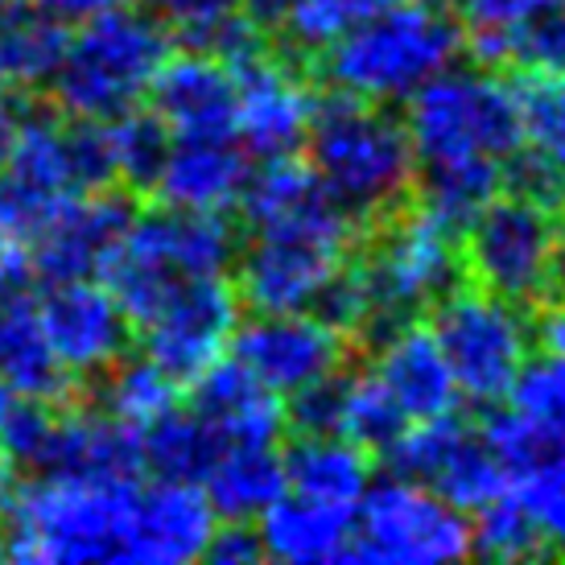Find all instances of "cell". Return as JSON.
I'll use <instances>...</instances> for the list:
<instances>
[{"instance_id":"6da1fadb","label":"cell","mask_w":565,"mask_h":565,"mask_svg":"<svg viewBox=\"0 0 565 565\" xmlns=\"http://www.w3.org/2000/svg\"><path fill=\"white\" fill-rule=\"evenodd\" d=\"M116 186L104 120L17 108L0 161V244L25 252L75 194Z\"/></svg>"},{"instance_id":"7a4b0ae2","label":"cell","mask_w":565,"mask_h":565,"mask_svg":"<svg viewBox=\"0 0 565 565\" xmlns=\"http://www.w3.org/2000/svg\"><path fill=\"white\" fill-rule=\"evenodd\" d=\"M248 232L252 239L236 265L239 301L256 315H277V310H315L327 285L351 260L360 220L318 182L298 203H289Z\"/></svg>"},{"instance_id":"3957f363","label":"cell","mask_w":565,"mask_h":565,"mask_svg":"<svg viewBox=\"0 0 565 565\" xmlns=\"http://www.w3.org/2000/svg\"><path fill=\"white\" fill-rule=\"evenodd\" d=\"M462 46V25L446 4L380 0L360 25H351L318 58L334 92L393 108L446 66H455Z\"/></svg>"},{"instance_id":"277c9868","label":"cell","mask_w":565,"mask_h":565,"mask_svg":"<svg viewBox=\"0 0 565 565\" xmlns=\"http://www.w3.org/2000/svg\"><path fill=\"white\" fill-rule=\"evenodd\" d=\"M301 149L318 182L360 223L401 211L417 178V158L401 116L343 92L318 99Z\"/></svg>"},{"instance_id":"5b68a950","label":"cell","mask_w":565,"mask_h":565,"mask_svg":"<svg viewBox=\"0 0 565 565\" xmlns=\"http://www.w3.org/2000/svg\"><path fill=\"white\" fill-rule=\"evenodd\" d=\"M170 54L173 38L158 13L116 4L111 13L66 33L63 58L50 79L54 104L71 120H111L141 104Z\"/></svg>"},{"instance_id":"8992f818","label":"cell","mask_w":565,"mask_h":565,"mask_svg":"<svg viewBox=\"0 0 565 565\" xmlns=\"http://www.w3.org/2000/svg\"><path fill=\"white\" fill-rule=\"evenodd\" d=\"M137 483L33 475L4 508V557L30 565L116 562L128 491Z\"/></svg>"},{"instance_id":"52a82bcc","label":"cell","mask_w":565,"mask_h":565,"mask_svg":"<svg viewBox=\"0 0 565 565\" xmlns=\"http://www.w3.org/2000/svg\"><path fill=\"white\" fill-rule=\"evenodd\" d=\"M232 260H236V227L220 211H182L158 203L153 211L132 215L104 268V281L125 306L128 322L141 327L170 289L194 277L227 273Z\"/></svg>"},{"instance_id":"ba28073f","label":"cell","mask_w":565,"mask_h":565,"mask_svg":"<svg viewBox=\"0 0 565 565\" xmlns=\"http://www.w3.org/2000/svg\"><path fill=\"white\" fill-rule=\"evenodd\" d=\"M401 125L417 166L438 161H508L520 153L516 87L495 66H446L408 95Z\"/></svg>"},{"instance_id":"9c48e42d","label":"cell","mask_w":565,"mask_h":565,"mask_svg":"<svg viewBox=\"0 0 565 565\" xmlns=\"http://www.w3.org/2000/svg\"><path fill=\"white\" fill-rule=\"evenodd\" d=\"M429 330L450 363L458 396L471 405H503L520 367L536 351V327L524 306L483 285L458 281L446 298L434 301Z\"/></svg>"},{"instance_id":"30bf717a","label":"cell","mask_w":565,"mask_h":565,"mask_svg":"<svg viewBox=\"0 0 565 565\" xmlns=\"http://www.w3.org/2000/svg\"><path fill=\"white\" fill-rule=\"evenodd\" d=\"M355 268L372 301L376 339L388 327L429 315V306L462 281V244L455 227H446L422 206L408 215L393 211L384 215V227L372 236Z\"/></svg>"},{"instance_id":"8fae6325","label":"cell","mask_w":565,"mask_h":565,"mask_svg":"<svg viewBox=\"0 0 565 565\" xmlns=\"http://www.w3.org/2000/svg\"><path fill=\"white\" fill-rule=\"evenodd\" d=\"M562 256V223L550 203L503 190L462 227V273L508 301L533 306L553 298Z\"/></svg>"},{"instance_id":"7c38bea8","label":"cell","mask_w":565,"mask_h":565,"mask_svg":"<svg viewBox=\"0 0 565 565\" xmlns=\"http://www.w3.org/2000/svg\"><path fill=\"white\" fill-rule=\"evenodd\" d=\"M351 557L372 565H446L471 557V512L434 487L388 475L355 503Z\"/></svg>"},{"instance_id":"4fadbf2b","label":"cell","mask_w":565,"mask_h":565,"mask_svg":"<svg viewBox=\"0 0 565 565\" xmlns=\"http://www.w3.org/2000/svg\"><path fill=\"white\" fill-rule=\"evenodd\" d=\"M384 455H388L393 475L434 487L462 512H479L483 503L503 495L508 475H512L491 450V441L483 438V429L462 422L458 413L408 422Z\"/></svg>"},{"instance_id":"5bb4252c","label":"cell","mask_w":565,"mask_h":565,"mask_svg":"<svg viewBox=\"0 0 565 565\" xmlns=\"http://www.w3.org/2000/svg\"><path fill=\"white\" fill-rule=\"evenodd\" d=\"M239 306H244L239 289L236 281H227V273H211V277L178 285L141 322L145 355L178 384L199 380L206 367H215L232 351Z\"/></svg>"},{"instance_id":"9a60e30c","label":"cell","mask_w":565,"mask_h":565,"mask_svg":"<svg viewBox=\"0 0 565 565\" xmlns=\"http://www.w3.org/2000/svg\"><path fill=\"white\" fill-rule=\"evenodd\" d=\"M351 339L318 310H277L239 322L232 360L244 363L265 388L289 401L310 384L339 376L347 367Z\"/></svg>"},{"instance_id":"2e32d148","label":"cell","mask_w":565,"mask_h":565,"mask_svg":"<svg viewBox=\"0 0 565 565\" xmlns=\"http://www.w3.org/2000/svg\"><path fill=\"white\" fill-rule=\"evenodd\" d=\"M215 508L190 479H153L128 491L120 557L132 565H190L203 562L215 536Z\"/></svg>"},{"instance_id":"e0dca14e","label":"cell","mask_w":565,"mask_h":565,"mask_svg":"<svg viewBox=\"0 0 565 565\" xmlns=\"http://www.w3.org/2000/svg\"><path fill=\"white\" fill-rule=\"evenodd\" d=\"M38 315H42L50 347L71 380L104 376L111 363L125 355L128 339H132L125 306L99 277L46 285V294L38 298Z\"/></svg>"},{"instance_id":"ac0fdd59","label":"cell","mask_w":565,"mask_h":565,"mask_svg":"<svg viewBox=\"0 0 565 565\" xmlns=\"http://www.w3.org/2000/svg\"><path fill=\"white\" fill-rule=\"evenodd\" d=\"M236 71V141L248 158H289L306 145L318 95L294 63L260 50Z\"/></svg>"},{"instance_id":"d6986e66","label":"cell","mask_w":565,"mask_h":565,"mask_svg":"<svg viewBox=\"0 0 565 565\" xmlns=\"http://www.w3.org/2000/svg\"><path fill=\"white\" fill-rule=\"evenodd\" d=\"M137 206L116 190H87L50 220V227L25 248L30 277L42 285L75 281V277H104L111 252L128 232Z\"/></svg>"},{"instance_id":"ffe728a7","label":"cell","mask_w":565,"mask_h":565,"mask_svg":"<svg viewBox=\"0 0 565 565\" xmlns=\"http://www.w3.org/2000/svg\"><path fill=\"white\" fill-rule=\"evenodd\" d=\"M149 99L173 137H236V71L211 50L170 54Z\"/></svg>"},{"instance_id":"44dd1931","label":"cell","mask_w":565,"mask_h":565,"mask_svg":"<svg viewBox=\"0 0 565 565\" xmlns=\"http://www.w3.org/2000/svg\"><path fill=\"white\" fill-rule=\"evenodd\" d=\"M38 475H75L99 483H137L145 475L141 429L111 417L104 408L58 405L54 434H50L46 462Z\"/></svg>"},{"instance_id":"7402d4cb","label":"cell","mask_w":565,"mask_h":565,"mask_svg":"<svg viewBox=\"0 0 565 565\" xmlns=\"http://www.w3.org/2000/svg\"><path fill=\"white\" fill-rule=\"evenodd\" d=\"M372 372L388 388L396 408L408 422H429L458 408V384L450 376V363L441 355L429 322H401L376 334V363Z\"/></svg>"},{"instance_id":"603a6c76","label":"cell","mask_w":565,"mask_h":565,"mask_svg":"<svg viewBox=\"0 0 565 565\" xmlns=\"http://www.w3.org/2000/svg\"><path fill=\"white\" fill-rule=\"evenodd\" d=\"M186 388L190 408L215 429L223 446H277L289 425L281 396L227 355L199 380H190Z\"/></svg>"},{"instance_id":"cb8c5ba5","label":"cell","mask_w":565,"mask_h":565,"mask_svg":"<svg viewBox=\"0 0 565 565\" xmlns=\"http://www.w3.org/2000/svg\"><path fill=\"white\" fill-rule=\"evenodd\" d=\"M248 149L236 137H173L153 178V199L182 211H232L248 182Z\"/></svg>"},{"instance_id":"d4e9b609","label":"cell","mask_w":565,"mask_h":565,"mask_svg":"<svg viewBox=\"0 0 565 565\" xmlns=\"http://www.w3.org/2000/svg\"><path fill=\"white\" fill-rule=\"evenodd\" d=\"M260 550L285 565H330L351 557L355 508L327 503L285 487L277 500L256 516Z\"/></svg>"},{"instance_id":"484cf974","label":"cell","mask_w":565,"mask_h":565,"mask_svg":"<svg viewBox=\"0 0 565 565\" xmlns=\"http://www.w3.org/2000/svg\"><path fill=\"white\" fill-rule=\"evenodd\" d=\"M0 384L33 401H66L75 393L25 281H0Z\"/></svg>"},{"instance_id":"4316f807","label":"cell","mask_w":565,"mask_h":565,"mask_svg":"<svg viewBox=\"0 0 565 565\" xmlns=\"http://www.w3.org/2000/svg\"><path fill=\"white\" fill-rule=\"evenodd\" d=\"M285 487L327 503L355 508L372 487V455L343 434H301L281 455Z\"/></svg>"},{"instance_id":"83f0119b","label":"cell","mask_w":565,"mask_h":565,"mask_svg":"<svg viewBox=\"0 0 565 565\" xmlns=\"http://www.w3.org/2000/svg\"><path fill=\"white\" fill-rule=\"evenodd\" d=\"M161 25L173 42H186L190 50H211L227 66H239L268 50L265 33L248 13L244 0H153Z\"/></svg>"},{"instance_id":"f1b7e54d","label":"cell","mask_w":565,"mask_h":565,"mask_svg":"<svg viewBox=\"0 0 565 565\" xmlns=\"http://www.w3.org/2000/svg\"><path fill=\"white\" fill-rule=\"evenodd\" d=\"M220 520H256L285 491L277 446H223L199 479Z\"/></svg>"},{"instance_id":"f546056e","label":"cell","mask_w":565,"mask_h":565,"mask_svg":"<svg viewBox=\"0 0 565 565\" xmlns=\"http://www.w3.org/2000/svg\"><path fill=\"white\" fill-rule=\"evenodd\" d=\"M66 33L58 21H50L33 4H13L0 17V83L9 92H30V87H50L58 58H63Z\"/></svg>"},{"instance_id":"4dcf8cb0","label":"cell","mask_w":565,"mask_h":565,"mask_svg":"<svg viewBox=\"0 0 565 565\" xmlns=\"http://www.w3.org/2000/svg\"><path fill=\"white\" fill-rule=\"evenodd\" d=\"M413 186L422 194V211L446 227L462 232L495 194L508 190V166L503 161H438L417 166Z\"/></svg>"},{"instance_id":"1f68e13d","label":"cell","mask_w":565,"mask_h":565,"mask_svg":"<svg viewBox=\"0 0 565 565\" xmlns=\"http://www.w3.org/2000/svg\"><path fill=\"white\" fill-rule=\"evenodd\" d=\"M483 66H516L524 75H565V0H553L503 33H471Z\"/></svg>"},{"instance_id":"d6a6232c","label":"cell","mask_w":565,"mask_h":565,"mask_svg":"<svg viewBox=\"0 0 565 565\" xmlns=\"http://www.w3.org/2000/svg\"><path fill=\"white\" fill-rule=\"evenodd\" d=\"M141 450L145 471H153L158 479H190V483H199L206 467L215 462V455L223 450V441L215 438V429L194 408L178 401L170 413H161L158 422H149L141 429Z\"/></svg>"},{"instance_id":"836d02e7","label":"cell","mask_w":565,"mask_h":565,"mask_svg":"<svg viewBox=\"0 0 565 565\" xmlns=\"http://www.w3.org/2000/svg\"><path fill=\"white\" fill-rule=\"evenodd\" d=\"M533 446L545 450H565V355L562 351H541L520 367L512 393L503 396Z\"/></svg>"},{"instance_id":"e575fe53","label":"cell","mask_w":565,"mask_h":565,"mask_svg":"<svg viewBox=\"0 0 565 565\" xmlns=\"http://www.w3.org/2000/svg\"><path fill=\"white\" fill-rule=\"evenodd\" d=\"M405 425L408 417L396 408L376 372H339V380H334V434L363 446L367 455H384L401 438Z\"/></svg>"},{"instance_id":"d590c367","label":"cell","mask_w":565,"mask_h":565,"mask_svg":"<svg viewBox=\"0 0 565 565\" xmlns=\"http://www.w3.org/2000/svg\"><path fill=\"white\" fill-rule=\"evenodd\" d=\"M95 380H99V408L128 422L132 429H145L161 413H170L182 393V384L166 376L149 355H128V351Z\"/></svg>"},{"instance_id":"8d00e7d4","label":"cell","mask_w":565,"mask_h":565,"mask_svg":"<svg viewBox=\"0 0 565 565\" xmlns=\"http://www.w3.org/2000/svg\"><path fill=\"white\" fill-rule=\"evenodd\" d=\"M520 153L565 186V75H524L516 83Z\"/></svg>"},{"instance_id":"74e56055","label":"cell","mask_w":565,"mask_h":565,"mask_svg":"<svg viewBox=\"0 0 565 565\" xmlns=\"http://www.w3.org/2000/svg\"><path fill=\"white\" fill-rule=\"evenodd\" d=\"M508 495L533 524L541 553L565 557V450H545L508 475Z\"/></svg>"},{"instance_id":"f35d334b","label":"cell","mask_w":565,"mask_h":565,"mask_svg":"<svg viewBox=\"0 0 565 565\" xmlns=\"http://www.w3.org/2000/svg\"><path fill=\"white\" fill-rule=\"evenodd\" d=\"M104 132H108L116 186H128V190L153 186V178H158L161 161H166L173 141V132L166 128V120H161L158 111L137 104V108L104 120Z\"/></svg>"},{"instance_id":"ab89813d","label":"cell","mask_w":565,"mask_h":565,"mask_svg":"<svg viewBox=\"0 0 565 565\" xmlns=\"http://www.w3.org/2000/svg\"><path fill=\"white\" fill-rule=\"evenodd\" d=\"M380 0H289L281 25L289 50L301 54H322L334 46L351 25H360L363 17L376 9Z\"/></svg>"},{"instance_id":"60d3db41","label":"cell","mask_w":565,"mask_h":565,"mask_svg":"<svg viewBox=\"0 0 565 565\" xmlns=\"http://www.w3.org/2000/svg\"><path fill=\"white\" fill-rule=\"evenodd\" d=\"M471 553L491 557V562H529V557H545L541 541H536L533 524L524 520L520 503L503 491L479 512H471Z\"/></svg>"},{"instance_id":"b9f144b4","label":"cell","mask_w":565,"mask_h":565,"mask_svg":"<svg viewBox=\"0 0 565 565\" xmlns=\"http://www.w3.org/2000/svg\"><path fill=\"white\" fill-rule=\"evenodd\" d=\"M553 0H446V9L458 17L467 33H503L541 13Z\"/></svg>"},{"instance_id":"7bdbcfd3","label":"cell","mask_w":565,"mask_h":565,"mask_svg":"<svg viewBox=\"0 0 565 565\" xmlns=\"http://www.w3.org/2000/svg\"><path fill=\"white\" fill-rule=\"evenodd\" d=\"M206 562L215 565H256L265 557L260 550V536H256V524L252 520H227V524H215V536L203 553Z\"/></svg>"},{"instance_id":"ee69618b","label":"cell","mask_w":565,"mask_h":565,"mask_svg":"<svg viewBox=\"0 0 565 565\" xmlns=\"http://www.w3.org/2000/svg\"><path fill=\"white\" fill-rule=\"evenodd\" d=\"M30 4L42 9L50 21H58L63 30H79V25H87L95 17L111 13V9L125 4V0H30Z\"/></svg>"},{"instance_id":"f6af8a7d","label":"cell","mask_w":565,"mask_h":565,"mask_svg":"<svg viewBox=\"0 0 565 565\" xmlns=\"http://www.w3.org/2000/svg\"><path fill=\"white\" fill-rule=\"evenodd\" d=\"M285 9H289V0H244V13H248L260 30H277Z\"/></svg>"},{"instance_id":"bcb514c9","label":"cell","mask_w":565,"mask_h":565,"mask_svg":"<svg viewBox=\"0 0 565 565\" xmlns=\"http://www.w3.org/2000/svg\"><path fill=\"white\" fill-rule=\"evenodd\" d=\"M30 277V265H25V252L0 244V281H25Z\"/></svg>"},{"instance_id":"7dc6e473","label":"cell","mask_w":565,"mask_h":565,"mask_svg":"<svg viewBox=\"0 0 565 565\" xmlns=\"http://www.w3.org/2000/svg\"><path fill=\"white\" fill-rule=\"evenodd\" d=\"M13 120H17V108L4 99L0 104V161H4V149H9V137H13Z\"/></svg>"},{"instance_id":"c3c4849f","label":"cell","mask_w":565,"mask_h":565,"mask_svg":"<svg viewBox=\"0 0 565 565\" xmlns=\"http://www.w3.org/2000/svg\"><path fill=\"white\" fill-rule=\"evenodd\" d=\"M9 479H13V462H9V455L0 450V495L9 491Z\"/></svg>"},{"instance_id":"681fc988","label":"cell","mask_w":565,"mask_h":565,"mask_svg":"<svg viewBox=\"0 0 565 565\" xmlns=\"http://www.w3.org/2000/svg\"><path fill=\"white\" fill-rule=\"evenodd\" d=\"M17 401V393H9L4 384H0V422H4V413H9V405Z\"/></svg>"},{"instance_id":"f907efd6","label":"cell","mask_w":565,"mask_h":565,"mask_svg":"<svg viewBox=\"0 0 565 565\" xmlns=\"http://www.w3.org/2000/svg\"><path fill=\"white\" fill-rule=\"evenodd\" d=\"M0 557H4V512H0Z\"/></svg>"},{"instance_id":"816d5d0a","label":"cell","mask_w":565,"mask_h":565,"mask_svg":"<svg viewBox=\"0 0 565 565\" xmlns=\"http://www.w3.org/2000/svg\"><path fill=\"white\" fill-rule=\"evenodd\" d=\"M9 9H13V0H0V17L9 13Z\"/></svg>"},{"instance_id":"f5cc1de1","label":"cell","mask_w":565,"mask_h":565,"mask_svg":"<svg viewBox=\"0 0 565 565\" xmlns=\"http://www.w3.org/2000/svg\"><path fill=\"white\" fill-rule=\"evenodd\" d=\"M562 239H565V194H562Z\"/></svg>"},{"instance_id":"db71d44e","label":"cell","mask_w":565,"mask_h":565,"mask_svg":"<svg viewBox=\"0 0 565 565\" xmlns=\"http://www.w3.org/2000/svg\"><path fill=\"white\" fill-rule=\"evenodd\" d=\"M13 4H21V0H13Z\"/></svg>"}]
</instances>
